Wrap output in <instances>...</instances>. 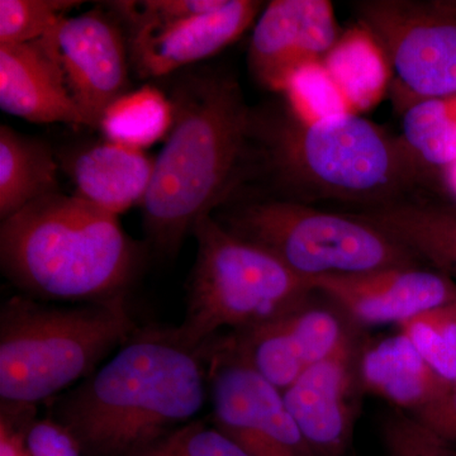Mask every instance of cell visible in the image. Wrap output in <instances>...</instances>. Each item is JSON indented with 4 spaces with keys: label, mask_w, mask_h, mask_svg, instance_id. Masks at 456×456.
<instances>
[{
    "label": "cell",
    "mask_w": 456,
    "mask_h": 456,
    "mask_svg": "<svg viewBox=\"0 0 456 456\" xmlns=\"http://www.w3.org/2000/svg\"><path fill=\"white\" fill-rule=\"evenodd\" d=\"M128 301L55 305L16 294L0 307V403L36 406L62 395L139 330Z\"/></svg>",
    "instance_id": "obj_5"
},
{
    "label": "cell",
    "mask_w": 456,
    "mask_h": 456,
    "mask_svg": "<svg viewBox=\"0 0 456 456\" xmlns=\"http://www.w3.org/2000/svg\"><path fill=\"white\" fill-rule=\"evenodd\" d=\"M173 106L167 95L152 86L130 90L108 108L101 128L110 142L143 150L167 136Z\"/></svg>",
    "instance_id": "obj_20"
},
{
    "label": "cell",
    "mask_w": 456,
    "mask_h": 456,
    "mask_svg": "<svg viewBox=\"0 0 456 456\" xmlns=\"http://www.w3.org/2000/svg\"><path fill=\"white\" fill-rule=\"evenodd\" d=\"M260 11V2L227 0L204 16L125 26L132 70L141 79L163 77L208 59L235 42Z\"/></svg>",
    "instance_id": "obj_12"
},
{
    "label": "cell",
    "mask_w": 456,
    "mask_h": 456,
    "mask_svg": "<svg viewBox=\"0 0 456 456\" xmlns=\"http://www.w3.org/2000/svg\"><path fill=\"white\" fill-rule=\"evenodd\" d=\"M149 250L123 231L118 216L75 194L42 198L0 224L3 274L41 302L128 301Z\"/></svg>",
    "instance_id": "obj_3"
},
{
    "label": "cell",
    "mask_w": 456,
    "mask_h": 456,
    "mask_svg": "<svg viewBox=\"0 0 456 456\" xmlns=\"http://www.w3.org/2000/svg\"><path fill=\"white\" fill-rule=\"evenodd\" d=\"M398 83L416 102L456 95V13L439 5L373 2L359 5Z\"/></svg>",
    "instance_id": "obj_9"
},
{
    "label": "cell",
    "mask_w": 456,
    "mask_h": 456,
    "mask_svg": "<svg viewBox=\"0 0 456 456\" xmlns=\"http://www.w3.org/2000/svg\"><path fill=\"white\" fill-rule=\"evenodd\" d=\"M211 424L248 456H314L285 404L283 392L254 368L208 341Z\"/></svg>",
    "instance_id": "obj_8"
},
{
    "label": "cell",
    "mask_w": 456,
    "mask_h": 456,
    "mask_svg": "<svg viewBox=\"0 0 456 456\" xmlns=\"http://www.w3.org/2000/svg\"><path fill=\"white\" fill-rule=\"evenodd\" d=\"M287 107L305 123H316L354 113L323 61L302 66L284 89ZM355 114V113H354Z\"/></svg>",
    "instance_id": "obj_23"
},
{
    "label": "cell",
    "mask_w": 456,
    "mask_h": 456,
    "mask_svg": "<svg viewBox=\"0 0 456 456\" xmlns=\"http://www.w3.org/2000/svg\"><path fill=\"white\" fill-rule=\"evenodd\" d=\"M0 108L33 123L90 127L66 86L61 69L40 40L0 45Z\"/></svg>",
    "instance_id": "obj_15"
},
{
    "label": "cell",
    "mask_w": 456,
    "mask_h": 456,
    "mask_svg": "<svg viewBox=\"0 0 456 456\" xmlns=\"http://www.w3.org/2000/svg\"><path fill=\"white\" fill-rule=\"evenodd\" d=\"M251 141L270 178L288 198L308 206L334 202L351 211L417 200L425 169L403 140L358 114L316 123L299 121L288 107L254 116Z\"/></svg>",
    "instance_id": "obj_4"
},
{
    "label": "cell",
    "mask_w": 456,
    "mask_h": 456,
    "mask_svg": "<svg viewBox=\"0 0 456 456\" xmlns=\"http://www.w3.org/2000/svg\"><path fill=\"white\" fill-rule=\"evenodd\" d=\"M310 284L314 292L362 325H399L456 299L454 284L419 266L323 275Z\"/></svg>",
    "instance_id": "obj_13"
},
{
    "label": "cell",
    "mask_w": 456,
    "mask_h": 456,
    "mask_svg": "<svg viewBox=\"0 0 456 456\" xmlns=\"http://www.w3.org/2000/svg\"><path fill=\"white\" fill-rule=\"evenodd\" d=\"M29 456H83L73 435L50 416L33 417L26 428Z\"/></svg>",
    "instance_id": "obj_27"
},
{
    "label": "cell",
    "mask_w": 456,
    "mask_h": 456,
    "mask_svg": "<svg viewBox=\"0 0 456 456\" xmlns=\"http://www.w3.org/2000/svg\"><path fill=\"white\" fill-rule=\"evenodd\" d=\"M323 65L355 114L377 106L391 79L388 57L364 26L342 32Z\"/></svg>",
    "instance_id": "obj_19"
},
{
    "label": "cell",
    "mask_w": 456,
    "mask_h": 456,
    "mask_svg": "<svg viewBox=\"0 0 456 456\" xmlns=\"http://www.w3.org/2000/svg\"><path fill=\"white\" fill-rule=\"evenodd\" d=\"M340 35L331 3L274 0L255 25L248 69L261 86L283 93L298 69L325 60Z\"/></svg>",
    "instance_id": "obj_11"
},
{
    "label": "cell",
    "mask_w": 456,
    "mask_h": 456,
    "mask_svg": "<svg viewBox=\"0 0 456 456\" xmlns=\"http://www.w3.org/2000/svg\"><path fill=\"white\" fill-rule=\"evenodd\" d=\"M139 456H248L226 435L203 419L187 425L159 440Z\"/></svg>",
    "instance_id": "obj_25"
},
{
    "label": "cell",
    "mask_w": 456,
    "mask_h": 456,
    "mask_svg": "<svg viewBox=\"0 0 456 456\" xmlns=\"http://www.w3.org/2000/svg\"><path fill=\"white\" fill-rule=\"evenodd\" d=\"M402 126L404 145L425 170L444 173L456 163V95L411 104Z\"/></svg>",
    "instance_id": "obj_21"
},
{
    "label": "cell",
    "mask_w": 456,
    "mask_h": 456,
    "mask_svg": "<svg viewBox=\"0 0 456 456\" xmlns=\"http://www.w3.org/2000/svg\"><path fill=\"white\" fill-rule=\"evenodd\" d=\"M360 374L368 389L410 411L413 419L430 412L452 395V383L425 362L402 332L369 347Z\"/></svg>",
    "instance_id": "obj_17"
},
{
    "label": "cell",
    "mask_w": 456,
    "mask_h": 456,
    "mask_svg": "<svg viewBox=\"0 0 456 456\" xmlns=\"http://www.w3.org/2000/svg\"><path fill=\"white\" fill-rule=\"evenodd\" d=\"M419 424L424 425L435 435L443 439H456V391L452 392L448 401L441 404L436 410L432 411L421 419H416Z\"/></svg>",
    "instance_id": "obj_30"
},
{
    "label": "cell",
    "mask_w": 456,
    "mask_h": 456,
    "mask_svg": "<svg viewBox=\"0 0 456 456\" xmlns=\"http://www.w3.org/2000/svg\"><path fill=\"white\" fill-rule=\"evenodd\" d=\"M169 99L173 125L140 206L147 248L163 259L175 256L198 221L228 202L254 117L235 77L215 70L183 75Z\"/></svg>",
    "instance_id": "obj_2"
},
{
    "label": "cell",
    "mask_w": 456,
    "mask_h": 456,
    "mask_svg": "<svg viewBox=\"0 0 456 456\" xmlns=\"http://www.w3.org/2000/svg\"><path fill=\"white\" fill-rule=\"evenodd\" d=\"M207 401L200 350L180 340L175 327L149 325L51 399L49 416L73 435L83 456H139L196 419Z\"/></svg>",
    "instance_id": "obj_1"
},
{
    "label": "cell",
    "mask_w": 456,
    "mask_h": 456,
    "mask_svg": "<svg viewBox=\"0 0 456 456\" xmlns=\"http://www.w3.org/2000/svg\"><path fill=\"white\" fill-rule=\"evenodd\" d=\"M64 167L77 188L75 196L118 216L145 200L155 159L143 150L106 141L69 155Z\"/></svg>",
    "instance_id": "obj_16"
},
{
    "label": "cell",
    "mask_w": 456,
    "mask_h": 456,
    "mask_svg": "<svg viewBox=\"0 0 456 456\" xmlns=\"http://www.w3.org/2000/svg\"><path fill=\"white\" fill-rule=\"evenodd\" d=\"M351 347L303 371L283 391L285 404L314 456H342L351 436Z\"/></svg>",
    "instance_id": "obj_14"
},
{
    "label": "cell",
    "mask_w": 456,
    "mask_h": 456,
    "mask_svg": "<svg viewBox=\"0 0 456 456\" xmlns=\"http://www.w3.org/2000/svg\"><path fill=\"white\" fill-rule=\"evenodd\" d=\"M382 437L388 456H452L446 441L403 413L384 419Z\"/></svg>",
    "instance_id": "obj_26"
},
{
    "label": "cell",
    "mask_w": 456,
    "mask_h": 456,
    "mask_svg": "<svg viewBox=\"0 0 456 456\" xmlns=\"http://www.w3.org/2000/svg\"><path fill=\"white\" fill-rule=\"evenodd\" d=\"M37 407L0 403V456H29L26 428Z\"/></svg>",
    "instance_id": "obj_28"
},
{
    "label": "cell",
    "mask_w": 456,
    "mask_h": 456,
    "mask_svg": "<svg viewBox=\"0 0 456 456\" xmlns=\"http://www.w3.org/2000/svg\"><path fill=\"white\" fill-rule=\"evenodd\" d=\"M398 326L425 362L446 382L456 384V299Z\"/></svg>",
    "instance_id": "obj_22"
},
{
    "label": "cell",
    "mask_w": 456,
    "mask_h": 456,
    "mask_svg": "<svg viewBox=\"0 0 456 456\" xmlns=\"http://www.w3.org/2000/svg\"><path fill=\"white\" fill-rule=\"evenodd\" d=\"M197 257L187 308L175 327L180 340L200 350L216 336L245 331L283 316L314 293L310 281L281 260L221 226L213 216L191 233Z\"/></svg>",
    "instance_id": "obj_6"
},
{
    "label": "cell",
    "mask_w": 456,
    "mask_h": 456,
    "mask_svg": "<svg viewBox=\"0 0 456 456\" xmlns=\"http://www.w3.org/2000/svg\"><path fill=\"white\" fill-rule=\"evenodd\" d=\"M222 207L213 213L221 226L268 251L307 281L323 275L419 266V257L406 246L353 212L283 198Z\"/></svg>",
    "instance_id": "obj_7"
},
{
    "label": "cell",
    "mask_w": 456,
    "mask_h": 456,
    "mask_svg": "<svg viewBox=\"0 0 456 456\" xmlns=\"http://www.w3.org/2000/svg\"><path fill=\"white\" fill-rule=\"evenodd\" d=\"M80 4L75 0H0V45L40 40L59 18Z\"/></svg>",
    "instance_id": "obj_24"
},
{
    "label": "cell",
    "mask_w": 456,
    "mask_h": 456,
    "mask_svg": "<svg viewBox=\"0 0 456 456\" xmlns=\"http://www.w3.org/2000/svg\"><path fill=\"white\" fill-rule=\"evenodd\" d=\"M455 386H456V384H455Z\"/></svg>",
    "instance_id": "obj_32"
},
{
    "label": "cell",
    "mask_w": 456,
    "mask_h": 456,
    "mask_svg": "<svg viewBox=\"0 0 456 456\" xmlns=\"http://www.w3.org/2000/svg\"><path fill=\"white\" fill-rule=\"evenodd\" d=\"M445 187L449 189L450 193L456 198V163L448 167L443 173Z\"/></svg>",
    "instance_id": "obj_31"
},
{
    "label": "cell",
    "mask_w": 456,
    "mask_h": 456,
    "mask_svg": "<svg viewBox=\"0 0 456 456\" xmlns=\"http://www.w3.org/2000/svg\"><path fill=\"white\" fill-rule=\"evenodd\" d=\"M40 42L61 69L90 127L99 128L108 108L130 92V53L121 20L101 9L66 14Z\"/></svg>",
    "instance_id": "obj_10"
},
{
    "label": "cell",
    "mask_w": 456,
    "mask_h": 456,
    "mask_svg": "<svg viewBox=\"0 0 456 456\" xmlns=\"http://www.w3.org/2000/svg\"><path fill=\"white\" fill-rule=\"evenodd\" d=\"M431 250L439 268L456 272V216L452 213L443 212L435 222Z\"/></svg>",
    "instance_id": "obj_29"
},
{
    "label": "cell",
    "mask_w": 456,
    "mask_h": 456,
    "mask_svg": "<svg viewBox=\"0 0 456 456\" xmlns=\"http://www.w3.org/2000/svg\"><path fill=\"white\" fill-rule=\"evenodd\" d=\"M56 158L44 141L0 126V218L60 193Z\"/></svg>",
    "instance_id": "obj_18"
}]
</instances>
